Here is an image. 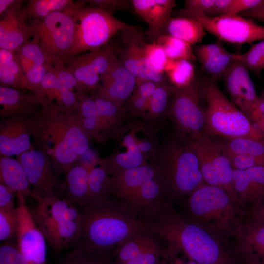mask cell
<instances>
[{
    "mask_svg": "<svg viewBox=\"0 0 264 264\" xmlns=\"http://www.w3.org/2000/svg\"><path fill=\"white\" fill-rule=\"evenodd\" d=\"M32 137L33 148L49 158L58 176L66 175L76 165L89 149L90 140L76 113L61 111L49 100L33 116Z\"/></svg>",
    "mask_w": 264,
    "mask_h": 264,
    "instance_id": "1",
    "label": "cell"
},
{
    "mask_svg": "<svg viewBox=\"0 0 264 264\" xmlns=\"http://www.w3.org/2000/svg\"><path fill=\"white\" fill-rule=\"evenodd\" d=\"M79 207L82 223L76 245L89 250L113 252L144 227L141 219L115 198L109 197Z\"/></svg>",
    "mask_w": 264,
    "mask_h": 264,
    "instance_id": "2",
    "label": "cell"
},
{
    "mask_svg": "<svg viewBox=\"0 0 264 264\" xmlns=\"http://www.w3.org/2000/svg\"><path fill=\"white\" fill-rule=\"evenodd\" d=\"M168 198L190 194L204 180L196 153L188 137L177 133L159 143L151 158Z\"/></svg>",
    "mask_w": 264,
    "mask_h": 264,
    "instance_id": "3",
    "label": "cell"
},
{
    "mask_svg": "<svg viewBox=\"0 0 264 264\" xmlns=\"http://www.w3.org/2000/svg\"><path fill=\"white\" fill-rule=\"evenodd\" d=\"M110 195L141 220L168 202L156 169L151 163L111 176Z\"/></svg>",
    "mask_w": 264,
    "mask_h": 264,
    "instance_id": "4",
    "label": "cell"
},
{
    "mask_svg": "<svg viewBox=\"0 0 264 264\" xmlns=\"http://www.w3.org/2000/svg\"><path fill=\"white\" fill-rule=\"evenodd\" d=\"M149 228L164 242L176 244L197 264H229L218 244L205 230L183 221L172 209L163 211L149 223Z\"/></svg>",
    "mask_w": 264,
    "mask_h": 264,
    "instance_id": "5",
    "label": "cell"
},
{
    "mask_svg": "<svg viewBox=\"0 0 264 264\" xmlns=\"http://www.w3.org/2000/svg\"><path fill=\"white\" fill-rule=\"evenodd\" d=\"M37 203L29 209L33 220L56 252L78 242L82 216L79 207L59 196L34 197Z\"/></svg>",
    "mask_w": 264,
    "mask_h": 264,
    "instance_id": "6",
    "label": "cell"
},
{
    "mask_svg": "<svg viewBox=\"0 0 264 264\" xmlns=\"http://www.w3.org/2000/svg\"><path fill=\"white\" fill-rule=\"evenodd\" d=\"M205 132L225 139L264 138L257 127L220 90L216 81L204 77Z\"/></svg>",
    "mask_w": 264,
    "mask_h": 264,
    "instance_id": "7",
    "label": "cell"
},
{
    "mask_svg": "<svg viewBox=\"0 0 264 264\" xmlns=\"http://www.w3.org/2000/svg\"><path fill=\"white\" fill-rule=\"evenodd\" d=\"M77 1L75 37L70 57L100 48L130 26L106 10L86 5L84 0Z\"/></svg>",
    "mask_w": 264,
    "mask_h": 264,
    "instance_id": "8",
    "label": "cell"
},
{
    "mask_svg": "<svg viewBox=\"0 0 264 264\" xmlns=\"http://www.w3.org/2000/svg\"><path fill=\"white\" fill-rule=\"evenodd\" d=\"M78 1L61 11L52 13L41 19L33 20L30 24L44 54L53 64L69 58L75 37V9Z\"/></svg>",
    "mask_w": 264,
    "mask_h": 264,
    "instance_id": "9",
    "label": "cell"
},
{
    "mask_svg": "<svg viewBox=\"0 0 264 264\" xmlns=\"http://www.w3.org/2000/svg\"><path fill=\"white\" fill-rule=\"evenodd\" d=\"M204 79L197 73L188 85L175 88L169 117L177 133L188 138L206 133Z\"/></svg>",
    "mask_w": 264,
    "mask_h": 264,
    "instance_id": "10",
    "label": "cell"
},
{
    "mask_svg": "<svg viewBox=\"0 0 264 264\" xmlns=\"http://www.w3.org/2000/svg\"><path fill=\"white\" fill-rule=\"evenodd\" d=\"M188 138L198 156L204 180L224 190L232 188L234 169L221 140L205 133Z\"/></svg>",
    "mask_w": 264,
    "mask_h": 264,
    "instance_id": "11",
    "label": "cell"
},
{
    "mask_svg": "<svg viewBox=\"0 0 264 264\" xmlns=\"http://www.w3.org/2000/svg\"><path fill=\"white\" fill-rule=\"evenodd\" d=\"M179 17L195 19L205 30L221 42L236 44H250L264 39V26L240 15L208 17L202 13L179 10Z\"/></svg>",
    "mask_w": 264,
    "mask_h": 264,
    "instance_id": "12",
    "label": "cell"
},
{
    "mask_svg": "<svg viewBox=\"0 0 264 264\" xmlns=\"http://www.w3.org/2000/svg\"><path fill=\"white\" fill-rule=\"evenodd\" d=\"M118 34L120 46L118 58L121 65L137 79L167 83L164 74L154 70L148 62L145 50L147 42L141 28L130 25Z\"/></svg>",
    "mask_w": 264,
    "mask_h": 264,
    "instance_id": "13",
    "label": "cell"
},
{
    "mask_svg": "<svg viewBox=\"0 0 264 264\" xmlns=\"http://www.w3.org/2000/svg\"><path fill=\"white\" fill-rule=\"evenodd\" d=\"M24 168L32 189V197L59 196L63 183L55 172L49 158L33 148L17 156Z\"/></svg>",
    "mask_w": 264,
    "mask_h": 264,
    "instance_id": "14",
    "label": "cell"
},
{
    "mask_svg": "<svg viewBox=\"0 0 264 264\" xmlns=\"http://www.w3.org/2000/svg\"><path fill=\"white\" fill-rule=\"evenodd\" d=\"M164 242L144 227L120 244L114 251L117 264H158L165 250Z\"/></svg>",
    "mask_w": 264,
    "mask_h": 264,
    "instance_id": "15",
    "label": "cell"
},
{
    "mask_svg": "<svg viewBox=\"0 0 264 264\" xmlns=\"http://www.w3.org/2000/svg\"><path fill=\"white\" fill-rule=\"evenodd\" d=\"M18 220L16 241L28 264H46V239L36 226L26 204L17 207Z\"/></svg>",
    "mask_w": 264,
    "mask_h": 264,
    "instance_id": "16",
    "label": "cell"
},
{
    "mask_svg": "<svg viewBox=\"0 0 264 264\" xmlns=\"http://www.w3.org/2000/svg\"><path fill=\"white\" fill-rule=\"evenodd\" d=\"M248 71L241 62L234 60L223 79L230 101L252 123V114L258 96Z\"/></svg>",
    "mask_w": 264,
    "mask_h": 264,
    "instance_id": "17",
    "label": "cell"
},
{
    "mask_svg": "<svg viewBox=\"0 0 264 264\" xmlns=\"http://www.w3.org/2000/svg\"><path fill=\"white\" fill-rule=\"evenodd\" d=\"M33 116H16L0 122V156H16L33 148Z\"/></svg>",
    "mask_w": 264,
    "mask_h": 264,
    "instance_id": "18",
    "label": "cell"
},
{
    "mask_svg": "<svg viewBox=\"0 0 264 264\" xmlns=\"http://www.w3.org/2000/svg\"><path fill=\"white\" fill-rule=\"evenodd\" d=\"M24 1L18 0L0 16V48L14 52L33 37L32 27L26 23L23 14Z\"/></svg>",
    "mask_w": 264,
    "mask_h": 264,
    "instance_id": "19",
    "label": "cell"
},
{
    "mask_svg": "<svg viewBox=\"0 0 264 264\" xmlns=\"http://www.w3.org/2000/svg\"><path fill=\"white\" fill-rule=\"evenodd\" d=\"M96 95L116 105H123L134 91L137 79L120 63L119 60L100 77Z\"/></svg>",
    "mask_w": 264,
    "mask_h": 264,
    "instance_id": "20",
    "label": "cell"
},
{
    "mask_svg": "<svg viewBox=\"0 0 264 264\" xmlns=\"http://www.w3.org/2000/svg\"><path fill=\"white\" fill-rule=\"evenodd\" d=\"M133 10L146 22L148 28L144 32L150 42L163 34L165 25L176 6L174 0H132Z\"/></svg>",
    "mask_w": 264,
    "mask_h": 264,
    "instance_id": "21",
    "label": "cell"
},
{
    "mask_svg": "<svg viewBox=\"0 0 264 264\" xmlns=\"http://www.w3.org/2000/svg\"><path fill=\"white\" fill-rule=\"evenodd\" d=\"M47 100L33 92L0 86V119L16 116H33Z\"/></svg>",
    "mask_w": 264,
    "mask_h": 264,
    "instance_id": "22",
    "label": "cell"
},
{
    "mask_svg": "<svg viewBox=\"0 0 264 264\" xmlns=\"http://www.w3.org/2000/svg\"><path fill=\"white\" fill-rule=\"evenodd\" d=\"M193 51L202 69L216 81L224 78L234 61L232 53L218 40L213 43L197 45Z\"/></svg>",
    "mask_w": 264,
    "mask_h": 264,
    "instance_id": "23",
    "label": "cell"
},
{
    "mask_svg": "<svg viewBox=\"0 0 264 264\" xmlns=\"http://www.w3.org/2000/svg\"><path fill=\"white\" fill-rule=\"evenodd\" d=\"M228 202V195L223 189L209 184H201L190 194L188 207L193 215L202 216L224 208Z\"/></svg>",
    "mask_w": 264,
    "mask_h": 264,
    "instance_id": "24",
    "label": "cell"
},
{
    "mask_svg": "<svg viewBox=\"0 0 264 264\" xmlns=\"http://www.w3.org/2000/svg\"><path fill=\"white\" fill-rule=\"evenodd\" d=\"M89 171L84 167L75 165L66 176L65 181L61 188L60 194L65 198L78 207L90 202L88 188Z\"/></svg>",
    "mask_w": 264,
    "mask_h": 264,
    "instance_id": "25",
    "label": "cell"
},
{
    "mask_svg": "<svg viewBox=\"0 0 264 264\" xmlns=\"http://www.w3.org/2000/svg\"><path fill=\"white\" fill-rule=\"evenodd\" d=\"M98 117V122L103 141L114 139L128 115L123 107L95 95Z\"/></svg>",
    "mask_w": 264,
    "mask_h": 264,
    "instance_id": "26",
    "label": "cell"
},
{
    "mask_svg": "<svg viewBox=\"0 0 264 264\" xmlns=\"http://www.w3.org/2000/svg\"><path fill=\"white\" fill-rule=\"evenodd\" d=\"M112 39L100 48L73 56L101 77L119 60L120 42Z\"/></svg>",
    "mask_w": 264,
    "mask_h": 264,
    "instance_id": "27",
    "label": "cell"
},
{
    "mask_svg": "<svg viewBox=\"0 0 264 264\" xmlns=\"http://www.w3.org/2000/svg\"><path fill=\"white\" fill-rule=\"evenodd\" d=\"M0 183L25 198L32 196L33 190L25 171L21 164L11 157L0 156Z\"/></svg>",
    "mask_w": 264,
    "mask_h": 264,
    "instance_id": "28",
    "label": "cell"
},
{
    "mask_svg": "<svg viewBox=\"0 0 264 264\" xmlns=\"http://www.w3.org/2000/svg\"><path fill=\"white\" fill-rule=\"evenodd\" d=\"M163 34L178 38L191 45L202 42L206 35L204 28L197 20L186 17H171Z\"/></svg>",
    "mask_w": 264,
    "mask_h": 264,
    "instance_id": "29",
    "label": "cell"
},
{
    "mask_svg": "<svg viewBox=\"0 0 264 264\" xmlns=\"http://www.w3.org/2000/svg\"><path fill=\"white\" fill-rule=\"evenodd\" d=\"M175 89L174 86L167 83L157 85L149 100L144 119L147 123L155 127L164 118L169 117Z\"/></svg>",
    "mask_w": 264,
    "mask_h": 264,
    "instance_id": "30",
    "label": "cell"
},
{
    "mask_svg": "<svg viewBox=\"0 0 264 264\" xmlns=\"http://www.w3.org/2000/svg\"><path fill=\"white\" fill-rule=\"evenodd\" d=\"M233 188L242 195L257 198L264 194V167L234 170Z\"/></svg>",
    "mask_w": 264,
    "mask_h": 264,
    "instance_id": "31",
    "label": "cell"
},
{
    "mask_svg": "<svg viewBox=\"0 0 264 264\" xmlns=\"http://www.w3.org/2000/svg\"><path fill=\"white\" fill-rule=\"evenodd\" d=\"M0 86L25 88L23 71L14 52L0 48Z\"/></svg>",
    "mask_w": 264,
    "mask_h": 264,
    "instance_id": "32",
    "label": "cell"
},
{
    "mask_svg": "<svg viewBox=\"0 0 264 264\" xmlns=\"http://www.w3.org/2000/svg\"><path fill=\"white\" fill-rule=\"evenodd\" d=\"M148 159L139 150H127L99 159L98 164L110 176L147 164Z\"/></svg>",
    "mask_w": 264,
    "mask_h": 264,
    "instance_id": "33",
    "label": "cell"
},
{
    "mask_svg": "<svg viewBox=\"0 0 264 264\" xmlns=\"http://www.w3.org/2000/svg\"><path fill=\"white\" fill-rule=\"evenodd\" d=\"M113 252L92 251L76 245L61 257L55 264H111Z\"/></svg>",
    "mask_w": 264,
    "mask_h": 264,
    "instance_id": "34",
    "label": "cell"
},
{
    "mask_svg": "<svg viewBox=\"0 0 264 264\" xmlns=\"http://www.w3.org/2000/svg\"><path fill=\"white\" fill-rule=\"evenodd\" d=\"M221 141L226 150L234 153L250 156L255 159L260 166L264 167V138L254 139L237 138L223 139L221 140Z\"/></svg>",
    "mask_w": 264,
    "mask_h": 264,
    "instance_id": "35",
    "label": "cell"
},
{
    "mask_svg": "<svg viewBox=\"0 0 264 264\" xmlns=\"http://www.w3.org/2000/svg\"><path fill=\"white\" fill-rule=\"evenodd\" d=\"M14 53L24 74L36 66L52 63L43 52L35 37L23 44Z\"/></svg>",
    "mask_w": 264,
    "mask_h": 264,
    "instance_id": "36",
    "label": "cell"
},
{
    "mask_svg": "<svg viewBox=\"0 0 264 264\" xmlns=\"http://www.w3.org/2000/svg\"><path fill=\"white\" fill-rule=\"evenodd\" d=\"M74 2L71 0H29L23 6V11L26 20L41 19L53 12L65 10Z\"/></svg>",
    "mask_w": 264,
    "mask_h": 264,
    "instance_id": "37",
    "label": "cell"
},
{
    "mask_svg": "<svg viewBox=\"0 0 264 264\" xmlns=\"http://www.w3.org/2000/svg\"><path fill=\"white\" fill-rule=\"evenodd\" d=\"M165 73L172 85L178 88L190 84L195 77V68L191 61L185 59H169Z\"/></svg>",
    "mask_w": 264,
    "mask_h": 264,
    "instance_id": "38",
    "label": "cell"
},
{
    "mask_svg": "<svg viewBox=\"0 0 264 264\" xmlns=\"http://www.w3.org/2000/svg\"><path fill=\"white\" fill-rule=\"evenodd\" d=\"M88 188L90 203L102 200L110 195V176L102 167H94L89 172Z\"/></svg>",
    "mask_w": 264,
    "mask_h": 264,
    "instance_id": "39",
    "label": "cell"
},
{
    "mask_svg": "<svg viewBox=\"0 0 264 264\" xmlns=\"http://www.w3.org/2000/svg\"><path fill=\"white\" fill-rule=\"evenodd\" d=\"M156 42L163 48L169 59H185L191 61L197 59L191 45L178 38L162 34Z\"/></svg>",
    "mask_w": 264,
    "mask_h": 264,
    "instance_id": "40",
    "label": "cell"
},
{
    "mask_svg": "<svg viewBox=\"0 0 264 264\" xmlns=\"http://www.w3.org/2000/svg\"><path fill=\"white\" fill-rule=\"evenodd\" d=\"M232 58L261 77V72L264 70V39L251 45L244 53H232Z\"/></svg>",
    "mask_w": 264,
    "mask_h": 264,
    "instance_id": "41",
    "label": "cell"
},
{
    "mask_svg": "<svg viewBox=\"0 0 264 264\" xmlns=\"http://www.w3.org/2000/svg\"><path fill=\"white\" fill-rule=\"evenodd\" d=\"M18 226L17 207L0 208V240L5 242L16 238Z\"/></svg>",
    "mask_w": 264,
    "mask_h": 264,
    "instance_id": "42",
    "label": "cell"
},
{
    "mask_svg": "<svg viewBox=\"0 0 264 264\" xmlns=\"http://www.w3.org/2000/svg\"><path fill=\"white\" fill-rule=\"evenodd\" d=\"M145 50L151 67L157 72L164 74L169 59L163 48L154 41L146 44Z\"/></svg>",
    "mask_w": 264,
    "mask_h": 264,
    "instance_id": "43",
    "label": "cell"
},
{
    "mask_svg": "<svg viewBox=\"0 0 264 264\" xmlns=\"http://www.w3.org/2000/svg\"><path fill=\"white\" fill-rule=\"evenodd\" d=\"M53 65L52 70L56 77L59 88L73 90L80 95H83L77 79L66 67L64 63L60 61Z\"/></svg>",
    "mask_w": 264,
    "mask_h": 264,
    "instance_id": "44",
    "label": "cell"
},
{
    "mask_svg": "<svg viewBox=\"0 0 264 264\" xmlns=\"http://www.w3.org/2000/svg\"><path fill=\"white\" fill-rule=\"evenodd\" d=\"M150 98L134 91L123 106L127 115L131 117H140L145 119Z\"/></svg>",
    "mask_w": 264,
    "mask_h": 264,
    "instance_id": "45",
    "label": "cell"
},
{
    "mask_svg": "<svg viewBox=\"0 0 264 264\" xmlns=\"http://www.w3.org/2000/svg\"><path fill=\"white\" fill-rule=\"evenodd\" d=\"M0 264H28L17 241L3 242L0 246Z\"/></svg>",
    "mask_w": 264,
    "mask_h": 264,
    "instance_id": "46",
    "label": "cell"
},
{
    "mask_svg": "<svg viewBox=\"0 0 264 264\" xmlns=\"http://www.w3.org/2000/svg\"><path fill=\"white\" fill-rule=\"evenodd\" d=\"M53 66V63L49 62L43 66H36L28 70L24 74L25 89H29L38 95L41 81Z\"/></svg>",
    "mask_w": 264,
    "mask_h": 264,
    "instance_id": "47",
    "label": "cell"
},
{
    "mask_svg": "<svg viewBox=\"0 0 264 264\" xmlns=\"http://www.w3.org/2000/svg\"><path fill=\"white\" fill-rule=\"evenodd\" d=\"M56 103L61 111L76 113L80 100V95L74 91L62 89Z\"/></svg>",
    "mask_w": 264,
    "mask_h": 264,
    "instance_id": "48",
    "label": "cell"
},
{
    "mask_svg": "<svg viewBox=\"0 0 264 264\" xmlns=\"http://www.w3.org/2000/svg\"><path fill=\"white\" fill-rule=\"evenodd\" d=\"M86 5L97 7L110 13L119 11H129L133 9L132 0H83Z\"/></svg>",
    "mask_w": 264,
    "mask_h": 264,
    "instance_id": "49",
    "label": "cell"
},
{
    "mask_svg": "<svg viewBox=\"0 0 264 264\" xmlns=\"http://www.w3.org/2000/svg\"><path fill=\"white\" fill-rule=\"evenodd\" d=\"M251 249L249 257L255 252L249 261H257L264 263V226L257 229L253 233L251 239Z\"/></svg>",
    "mask_w": 264,
    "mask_h": 264,
    "instance_id": "50",
    "label": "cell"
},
{
    "mask_svg": "<svg viewBox=\"0 0 264 264\" xmlns=\"http://www.w3.org/2000/svg\"><path fill=\"white\" fill-rule=\"evenodd\" d=\"M223 148L224 153L234 170H245L260 166L255 159L250 156L234 153L226 150L223 146Z\"/></svg>",
    "mask_w": 264,
    "mask_h": 264,
    "instance_id": "51",
    "label": "cell"
},
{
    "mask_svg": "<svg viewBox=\"0 0 264 264\" xmlns=\"http://www.w3.org/2000/svg\"><path fill=\"white\" fill-rule=\"evenodd\" d=\"M216 0H186L184 8L180 9L185 12L205 14L214 4Z\"/></svg>",
    "mask_w": 264,
    "mask_h": 264,
    "instance_id": "52",
    "label": "cell"
},
{
    "mask_svg": "<svg viewBox=\"0 0 264 264\" xmlns=\"http://www.w3.org/2000/svg\"><path fill=\"white\" fill-rule=\"evenodd\" d=\"M261 0H232L228 8L221 16L239 15L260 3Z\"/></svg>",
    "mask_w": 264,
    "mask_h": 264,
    "instance_id": "53",
    "label": "cell"
},
{
    "mask_svg": "<svg viewBox=\"0 0 264 264\" xmlns=\"http://www.w3.org/2000/svg\"><path fill=\"white\" fill-rule=\"evenodd\" d=\"M252 122L264 137V97L258 96L252 116Z\"/></svg>",
    "mask_w": 264,
    "mask_h": 264,
    "instance_id": "54",
    "label": "cell"
},
{
    "mask_svg": "<svg viewBox=\"0 0 264 264\" xmlns=\"http://www.w3.org/2000/svg\"><path fill=\"white\" fill-rule=\"evenodd\" d=\"M17 192L10 187L0 183V208H13Z\"/></svg>",
    "mask_w": 264,
    "mask_h": 264,
    "instance_id": "55",
    "label": "cell"
},
{
    "mask_svg": "<svg viewBox=\"0 0 264 264\" xmlns=\"http://www.w3.org/2000/svg\"><path fill=\"white\" fill-rule=\"evenodd\" d=\"M239 15L252 20L260 21L264 23V0H261L255 7L241 13Z\"/></svg>",
    "mask_w": 264,
    "mask_h": 264,
    "instance_id": "56",
    "label": "cell"
},
{
    "mask_svg": "<svg viewBox=\"0 0 264 264\" xmlns=\"http://www.w3.org/2000/svg\"><path fill=\"white\" fill-rule=\"evenodd\" d=\"M232 1V0H216L212 7L205 15L211 17L221 16Z\"/></svg>",
    "mask_w": 264,
    "mask_h": 264,
    "instance_id": "57",
    "label": "cell"
},
{
    "mask_svg": "<svg viewBox=\"0 0 264 264\" xmlns=\"http://www.w3.org/2000/svg\"><path fill=\"white\" fill-rule=\"evenodd\" d=\"M18 0H0V15L1 16Z\"/></svg>",
    "mask_w": 264,
    "mask_h": 264,
    "instance_id": "58",
    "label": "cell"
},
{
    "mask_svg": "<svg viewBox=\"0 0 264 264\" xmlns=\"http://www.w3.org/2000/svg\"><path fill=\"white\" fill-rule=\"evenodd\" d=\"M249 263L248 264H264V263L257 261H249Z\"/></svg>",
    "mask_w": 264,
    "mask_h": 264,
    "instance_id": "59",
    "label": "cell"
},
{
    "mask_svg": "<svg viewBox=\"0 0 264 264\" xmlns=\"http://www.w3.org/2000/svg\"><path fill=\"white\" fill-rule=\"evenodd\" d=\"M186 264H197L196 263H195V262H190Z\"/></svg>",
    "mask_w": 264,
    "mask_h": 264,
    "instance_id": "60",
    "label": "cell"
},
{
    "mask_svg": "<svg viewBox=\"0 0 264 264\" xmlns=\"http://www.w3.org/2000/svg\"><path fill=\"white\" fill-rule=\"evenodd\" d=\"M261 96H262V97H264V88L263 89V90H262V93H261Z\"/></svg>",
    "mask_w": 264,
    "mask_h": 264,
    "instance_id": "61",
    "label": "cell"
}]
</instances>
